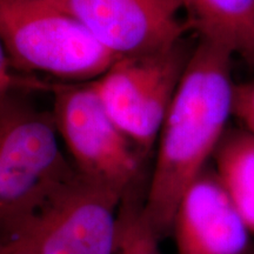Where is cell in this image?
<instances>
[{"mask_svg":"<svg viewBox=\"0 0 254 254\" xmlns=\"http://www.w3.org/2000/svg\"><path fill=\"white\" fill-rule=\"evenodd\" d=\"M232 55L200 40L158 136L144 213L159 238L170 234L184 193L206 170L233 114Z\"/></svg>","mask_w":254,"mask_h":254,"instance_id":"6da1fadb","label":"cell"},{"mask_svg":"<svg viewBox=\"0 0 254 254\" xmlns=\"http://www.w3.org/2000/svg\"><path fill=\"white\" fill-rule=\"evenodd\" d=\"M122 193L75 170L30 213L0 231L14 254H116Z\"/></svg>","mask_w":254,"mask_h":254,"instance_id":"7a4b0ae2","label":"cell"},{"mask_svg":"<svg viewBox=\"0 0 254 254\" xmlns=\"http://www.w3.org/2000/svg\"><path fill=\"white\" fill-rule=\"evenodd\" d=\"M0 37L11 67L64 80L93 81L119 59L46 0H0Z\"/></svg>","mask_w":254,"mask_h":254,"instance_id":"3957f363","label":"cell"},{"mask_svg":"<svg viewBox=\"0 0 254 254\" xmlns=\"http://www.w3.org/2000/svg\"><path fill=\"white\" fill-rule=\"evenodd\" d=\"M52 113L15 94L0 95V231L25 217L75 172Z\"/></svg>","mask_w":254,"mask_h":254,"instance_id":"277c9868","label":"cell"},{"mask_svg":"<svg viewBox=\"0 0 254 254\" xmlns=\"http://www.w3.org/2000/svg\"><path fill=\"white\" fill-rule=\"evenodd\" d=\"M57 132L81 176L125 195L140 171L135 146L114 123L92 81L52 87Z\"/></svg>","mask_w":254,"mask_h":254,"instance_id":"5b68a950","label":"cell"},{"mask_svg":"<svg viewBox=\"0 0 254 254\" xmlns=\"http://www.w3.org/2000/svg\"><path fill=\"white\" fill-rule=\"evenodd\" d=\"M190 56L180 41L161 52L119 58L92 81L111 118L142 154L157 144Z\"/></svg>","mask_w":254,"mask_h":254,"instance_id":"8992f818","label":"cell"},{"mask_svg":"<svg viewBox=\"0 0 254 254\" xmlns=\"http://www.w3.org/2000/svg\"><path fill=\"white\" fill-rule=\"evenodd\" d=\"M87 27L118 58L150 55L182 41V0H46Z\"/></svg>","mask_w":254,"mask_h":254,"instance_id":"52a82bcc","label":"cell"},{"mask_svg":"<svg viewBox=\"0 0 254 254\" xmlns=\"http://www.w3.org/2000/svg\"><path fill=\"white\" fill-rule=\"evenodd\" d=\"M171 233L178 254H245L252 234L217 174L208 170L184 193Z\"/></svg>","mask_w":254,"mask_h":254,"instance_id":"ba28073f","label":"cell"},{"mask_svg":"<svg viewBox=\"0 0 254 254\" xmlns=\"http://www.w3.org/2000/svg\"><path fill=\"white\" fill-rule=\"evenodd\" d=\"M200 40L254 63V0H182Z\"/></svg>","mask_w":254,"mask_h":254,"instance_id":"9c48e42d","label":"cell"},{"mask_svg":"<svg viewBox=\"0 0 254 254\" xmlns=\"http://www.w3.org/2000/svg\"><path fill=\"white\" fill-rule=\"evenodd\" d=\"M215 174L251 233H254V134L226 129L214 152Z\"/></svg>","mask_w":254,"mask_h":254,"instance_id":"30bf717a","label":"cell"},{"mask_svg":"<svg viewBox=\"0 0 254 254\" xmlns=\"http://www.w3.org/2000/svg\"><path fill=\"white\" fill-rule=\"evenodd\" d=\"M118 241L116 254H163L159 236L144 213V202L134 189L123 198L118 219Z\"/></svg>","mask_w":254,"mask_h":254,"instance_id":"8fae6325","label":"cell"},{"mask_svg":"<svg viewBox=\"0 0 254 254\" xmlns=\"http://www.w3.org/2000/svg\"><path fill=\"white\" fill-rule=\"evenodd\" d=\"M233 116H236L244 128L254 134V81L234 86Z\"/></svg>","mask_w":254,"mask_h":254,"instance_id":"7c38bea8","label":"cell"},{"mask_svg":"<svg viewBox=\"0 0 254 254\" xmlns=\"http://www.w3.org/2000/svg\"><path fill=\"white\" fill-rule=\"evenodd\" d=\"M26 85H33V82L26 79L18 78L11 72V65H9L4 44L0 37V95L15 91L17 88L26 86Z\"/></svg>","mask_w":254,"mask_h":254,"instance_id":"4fadbf2b","label":"cell"},{"mask_svg":"<svg viewBox=\"0 0 254 254\" xmlns=\"http://www.w3.org/2000/svg\"><path fill=\"white\" fill-rule=\"evenodd\" d=\"M0 254H14V253H12L11 251H8L7 249H5L4 246L0 245Z\"/></svg>","mask_w":254,"mask_h":254,"instance_id":"5bb4252c","label":"cell"}]
</instances>
